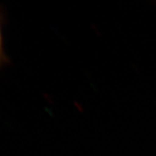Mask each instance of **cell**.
I'll return each mask as SVG.
<instances>
[{
    "label": "cell",
    "mask_w": 156,
    "mask_h": 156,
    "mask_svg": "<svg viewBox=\"0 0 156 156\" xmlns=\"http://www.w3.org/2000/svg\"><path fill=\"white\" fill-rule=\"evenodd\" d=\"M7 62L5 50H4V37H3V15L0 11V67Z\"/></svg>",
    "instance_id": "1"
}]
</instances>
